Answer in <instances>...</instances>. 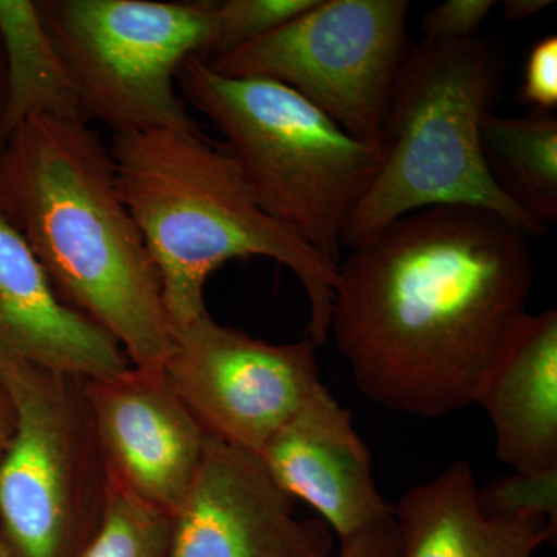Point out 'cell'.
<instances>
[{"label":"cell","mask_w":557,"mask_h":557,"mask_svg":"<svg viewBox=\"0 0 557 557\" xmlns=\"http://www.w3.org/2000/svg\"><path fill=\"white\" fill-rule=\"evenodd\" d=\"M520 97L539 112H555L557 108V38L539 39L531 47L523 72Z\"/></svg>","instance_id":"cell-22"},{"label":"cell","mask_w":557,"mask_h":557,"mask_svg":"<svg viewBox=\"0 0 557 557\" xmlns=\"http://www.w3.org/2000/svg\"><path fill=\"white\" fill-rule=\"evenodd\" d=\"M333 557H398V534L394 518L341 541L339 553Z\"/></svg>","instance_id":"cell-23"},{"label":"cell","mask_w":557,"mask_h":557,"mask_svg":"<svg viewBox=\"0 0 557 557\" xmlns=\"http://www.w3.org/2000/svg\"><path fill=\"white\" fill-rule=\"evenodd\" d=\"M0 46L5 58L3 137L46 115L83 120L78 95L32 0H0Z\"/></svg>","instance_id":"cell-16"},{"label":"cell","mask_w":557,"mask_h":557,"mask_svg":"<svg viewBox=\"0 0 557 557\" xmlns=\"http://www.w3.org/2000/svg\"><path fill=\"white\" fill-rule=\"evenodd\" d=\"M480 146L491 178L527 214L547 226L557 220V116L490 113L480 124Z\"/></svg>","instance_id":"cell-17"},{"label":"cell","mask_w":557,"mask_h":557,"mask_svg":"<svg viewBox=\"0 0 557 557\" xmlns=\"http://www.w3.org/2000/svg\"><path fill=\"white\" fill-rule=\"evenodd\" d=\"M553 0H505L504 17L508 22L528 21L553 5Z\"/></svg>","instance_id":"cell-24"},{"label":"cell","mask_w":557,"mask_h":557,"mask_svg":"<svg viewBox=\"0 0 557 557\" xmlns=\"http://www.w3.org/2000/svg\"><path fill=\"white\" fill-rule=\"evenodd\" d=\"M475 405L493 423L498 460L522 474L557 469V311H527L502 344Z\"/></svg>","instance_id":"cell-14"},{"label":"cell","mask_w":557,"mask_h":557,"mask_svg":"<svg viewBox=\"0 0 557 557\" xmlns=\"http://www.w3.org/2000/svg\"><path fill=\"white\" fill-rule=\"evenodd\" d=\"M504 78L500 47L485 36L421 40L409 50L381 127L380 170L348 222L344 249L403 215L445 205L496 212L530 237L545 233L483 161L480 124L494 113Z\"/></svg>","instance_id":"cell-4"},{"label":"cell","mask_w":557,"mask_h":557,"mask_svg":"<svg viewBox=\"0 0 557 557\" xmlns=\"http://www.w3.org/2000/svg\"><path fill=\"white\" fill-rule=\"evenodd\" d=\"M124 203L159 271L172 330L207 313L205 285L233 259L293 271L310 304L309 338L327 343L338 263L271 218L225 145L199 126L123 132L110 143Z\"/></svg>","instance_id":"cell-3"},{"label":"cell","mask_w":557,"mask_h":557,"mask_svg":"<svg viewBox=\"0 0 557 557\" xmlns=\"http://www.w3.org/2000/svg\"><path fill=\"white\" fill-rule=\"evenodd\" d=\"M318 0H223L214 2L212 58L255 42L306 13ZM208 60V61H209Z\"/></svg>","instance_id":"cell-19"},{"label":"cell","mask_w":557,"mask_h":557,"mask_svg":"<svg viewBox=\"0 0 557 557\" xmlns=\"http://www.w3.org/2000/svg\"><path fill=\"white\" fill-rule=\"evenodd\" d=\"M0 557H13L11 556L9 548H7V545L3 544L2 537H0Z\"/></svg>","instance_id":"cell-27"},{"label":"cell","mask_w":557,"mask_h":557,"mask_svg":"<svg viewBox=\"0 0 557 557\" xmlns=\"http://www.w3.org/2000/svg\"><path fill=\"white\" fill-rule=\"evenodd\" d=\"M406 0H318L255 42L208 61L230 78L282 84L361 141L379 143L409 53Z\"/></svg>","instance_id":"cell-8"},{"label":"cell","mask_w":557,"mask_h":557,"mask_svg":"<svg viewBox=\"0 0 557 557\" xmlns=\"http://www.w3.org/2000/svg\"><path fill=\"white\" fill-rule=\"evenodd\" d=\"M171 534V515L112 480L104 519L76 557H168Z\"/></svg>","instance_id":"cell-18"},{"label":"cell","mask_w":557,"mask_h":557,"mask_svg":"<svg viewBox=\"0 0 557 557\" xmlns=\"http://www.w3.org/2000/svg\"><path fill=\"white\" fill-rule=\"evenodd\" d=\"M530 239L496 212L445 205L403 215L348 248L329 336L359 392L418 418L475 405L528 311Z\"/></svg>","instance_id":"cell-1"},{"label":"cell","mask_w":557,"mask_h":557,"mask_svg":"<svg viewBox=\"0 0 557 557\" xmlns=\"http://www.w3.org/2000/svg\"><path fill=\"white\" fill-rule=\"evenodd\" d=\"M163 370L208 437L256 456L321 384L309 336L271 344L208 311L175 330Z\"/></svg>","instance_id":"cell-9"},{"label":"cell","mask_w":557,"mask_h":557,"mask_svg":"<svg viewBox=\"0 0 557 557\" xmlns=\"http://www.w3.org/2000/svg\"><path fill=\"white\" fill-rule=\"evenodd\" d=\"M259 458L274 482L313 508L341 541L394 518V505L381 496L370 450L351 413L322 383Z\"/></svg>","instance_id":"cell-12"},{"label":"cell","mask_w":557,"mask_h":557,"mask_svg":"<svg viewBox=\"0 0 557 557\" xmlns=\"http://www.w3.org/2000/svg\"><path fill=\"white\" fill-rule=\"evenodd\" d=\"M467 460L410 487L394 507L398 557H533L557 528L539 516L497 518L480 507Z\"/></svg>","instance_id":"cell-15"},{"label":"cell","mask_w":557,"mask_h":557,"mask_svg":"<svg viewBox=\"0 0 557 557\" xmlns=\"http://www.w3.org/2000/svg\"><path fill=\"white\" fill-rule=\"evenodd\" d=\"M332 530L302 519L256 454L208 437L172 516L168 557H333Z\"/></svg>","instance_id":"cell-10"},{"label":"cell","mask_w":557,"mask_h":557,"mask_svg":"<svg viewBox=\"0 0 557 557\" xmlns=\"http://www.w3.org/2000/svg\"><path fill=\"white\" fill-rule=\"evenodd\" d=\"M7 98V70L5 58H3L2 46H0V159L5 150L7 139L3 137V112H5Z\"/></svg>","instance_id":"cell-26"},{"label":"cell","mask_w":557,"mask_h":557,"mask_svg":"<svg viewBox=\"0 0 557 557\" xmlns=\"http://www.w3.org/2000/svg\"><path fill=\"white\" fill-rule=\"evenodd\" d=\"M110 478L174 516L199 471L208 434L163 369L134 368L84 380Z\"/></svg>","instance_id":"cell-11"},{"label":"cell","mask_w":557,"mask_h":557,"mask_svg":"<svg viewBox=\"0 0 557 557\" xmlns=\"http://www.w3.org/2000/svg\"><path fill=\"white\" fill-rule=\"evenodd\" d=\"M0 209L65 306L109 333L134 368L163 369L174 330L159 271L100 132L83 120L24 121L0 159Z\"/></svg>","instance_id":"cell-2"},{"label":"cell","mask_w":557,"mask_h":557,"mask_svg":"<svg viewBox=\"0 0 557 557\" xmlns=\"http://www.w3.org/2000/svg\"><path fill=\"white\" fill-rule=\"evenodd\" d=\"M11 362L86 380L131 368L109 333L62 302L27 242L0 209V366Z\"/></svg>","instance_id":"cell-13"},{"label":"cell","mask_w":557,"mask_h":557,"mask_svg":"<svg viewBox=\"0 0 557 557\" xmlns=\"http://www.w3.org/2000/svg\"><path fill=\"white\" fill-rule=\"evenodd\" d=\"M494 0H446L429 10L420 22L424 42H454L478 36Z\"/></svg>","instance_id":"cell-21"},{"label":"cell","mask_w":557,"mask_h":557,"mask_svg":"<svg viewBox=\"0 0 557 557\" xmlns=\"http://www.w3.org/2000/svg\"><path fill=\"white\" fill-rule=\"evenodd\" d=\"M36 5L84 121H100L113 135L199 126L177 75L189 58H211L214 2L42 0Z\"/></svg>","instance_id":"cell-7"},{"label":"cell","mask_w":557,"mask_h":557,"mask_svg":"<svg viewBox=\"0 0 557 557\" xmlns=\"http://www.w3.org/2000/svg\"><path fill=\"white\" fill-rule=\"evenodd\" d=\"M84 380L0 366L16 412L0 460V537L13 557H76L104 519L112 478Z\"/></svg>","instance_id":"cell-6"},{"label":"cell","mask_w":557,"mask_h":557,"mask_svg":"<svg viewBox=\"0 0 557 557\" xmlns=\"http://www.w3.org/2000/svg\"><path fill=\"white\" fill-rule=\"evenodd\" d=\"M177 87L225 138L271 218L339 263L348 222L380 170L379 143L351 137L282 84L223 76L200 57L180 67Z\"/></svg>","instance_id":"cell-5"},{"label":"cell","mask_w":557,"mask_h":557,"mask_svg":"<svg viewBox=\"0 0 557 557\" xmlns=\"http://www.w3.org/2000/svg\"><path fill=\"white\" fill-rule=\"evenodd\" d=\"M479 500L486 515L539 516L557 528V469L541 474L512 472L479 490Z\"/></svg>","instance_id":"cell-20"},{"label":"cell","mask_w":557,"mask_h":557,"mask_svg":"<svg viewBox=\"0 0 557 557\" xmlns=\"http://www.w3.org/2000/svg\"><path fill=\"white\" fill-rule=\"evenodd\" d=\"M14 426H16V412H14L13 401L5 388L0 386V460L9 448Z\"/></svg>","instance_id":"cell-25"}]
</instances>
